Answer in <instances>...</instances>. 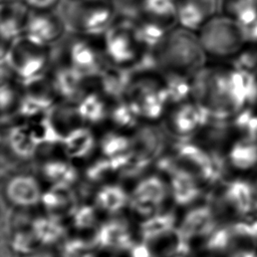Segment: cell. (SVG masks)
<instances>
[{"label": "cell", "mask_w": 257, "mask_h": 257, "mask_svg": "<svg viewBox=\"0 0 257 257\" xmlns=\"http://www.w3.org/2000/svg\"><path fill=\"white\" fill-rule=\"evenodd\" d=\"M69 33L101 38L116 20L110 0H62L57 8Z\"/></svg>", "instance_id": "obj_3"}, {"label": "cell", "mask_w": 257, "mask_h": 257, "mask_svg": "<svg viewBox=\"0 0 257 257\" xmlns=\"http://www.w3.org/2000/svg\"><path fill=\"white\" fill-rule=\"evenodd\" d=\"M95 223V212L91 206H82L75 211L73 225L78 230L91 228Z\"/></svg>", "instance_id": "obj_35"}, {"label": "cell", "mask_w": 257, "mask_h": 257, "mask_svg": "<svg viewBox=\"0 0 257 257\" xmlns=\"http://www.w3.org/2000/svg\"><path fill=\"white\" fill-rule=\"evenodd\" d=\"M109 102L95 87H91L75 102V107L82 123L93 127L106 121Z\"/></svg>", "instance_id": "obj_14"}, {"label": "cell", "mask_w": 257, "mask_h": 257, "mask_svg": "<svg viewBox=\"0 0 257 257\" xmlns=\"http://www.w3.org/2000/svg\"><path fill=\"white\" fill-rule=\"evenodd\" d=\"M232 241H234V236L231 227L218 228L208 236L205 247L210 251L221 252L225 251Z\"/></svg>", "instance_id": "obj_32"}, {"label": "cell", "mask_w": 257, "mask_h": 257, "mask_svg": "<svg viewBox=\"0 0 257 257\" xmlns=\"http://www.w3.org/2000/svg\"><path fill=\"white\" fill-rule=\"evenodd\" d=\"M34 257H40V256H34ZM41 257H47V256H45V255H44V256H41Z\"/></svg>", "instance_id": "obj_42"}, {"label": "cell", "mask_w": 257, "mask_h": 257, "mask_svg": "<svg viewBox=\"0 0 257 257\" xmlns=\"http://www.w3.org/2000/svg\"><path fill=\"white\" fill-rule=\"evenodd\" d=\"M222 11L248 27L257 20V0H222Z\"/></svg>", "instance_id": "obj_24"}, {"label": "cell", "mask_w": 257, "mask_h": 257, "mask_svg": "<svg viewBox=\"0 0 257 257\" xmlns=\"http://www.w3.org/2000/svg\"><path fill=\"white\" fill-rule=\"evenodd\" d=\"M32 11L56 10L62 0H23Z\"/></svg>", "instance_id": "obj_37"}, {"label": "cell", "mask_w": 257, "mask_h": 257, "mask_svg": "<svg viewBox=\"0 0 257 257\" xmlns=\"http://www.w3.org/2000/svg\"><path fill=\"white\" fill-rule=\"evenodd\" d=\"M31 11L23 0L1 1V44H10L23 36Z\"/></svg>", "instance_id": "obj_13"}, {"label": "cell", "mask_w": 257, "mask_h": 257, "mask_svg": "<svg viewBox=\"0 0 257 257\" xmlns=\"http://www.w3.org/2000/svg\"><path fill=\"white\" fill-rule=\"evenodd\" d=\"M175 257H183L182 255H177V256H175Z\"/></svg>", "instance_id": "obj_41"}, {"label": "cell", "mask_w": 257, "mask_h": 257, "mask_svg": "<svg viewBox=\"0 0 257 257\" xmlns=\"http://www.w3.org/2000/svg\"><path fill=\"white\" fill-rule=\"evenodd\" d=\"M53 60L64 62L93 82L107 64L101 38L67 33L52 47Z\"/></svg>", "instance_id": "obj_4"}, {"label": "cell", "mask_w": 257, "mask_h": 257, "mask_svg": "<svg viewBox=\"0 0 257 257\" xmlns=\"http://www.w3.org/2000/svg\"><path fill=\"white\" fill-rule=\"evenodd\" d=\"M6 195L11 203L20 207H30L41 200L37 181L27 175L11 178L6 185Z\"/></svg>", "instance_id": "obj_17"}, {"label": "cell", "mask_w": 257, "mask_h": 257, "mask_svg": "<svg viewBox=\"0 0 257 257\" xmlns=\"http://www.w3.org/2000/svg\"><path fill=\"white\" fill-rule=\"evenodd\" d=\"M1 1H8V0H1Z\"/></svg>", "instance_id": "obj_44"}, {"label": "cell", "mask_w": 257, "mask_h": 257, "mask_svg": "<svg viewBox=\"0 0 257 257\" xmlns=\"http://www.w3.org/2000/svg\"><path fill=\"white\" fill-rule=\"evenodd\" d=\"M175 216L173 213L154 215L141 224L140 232L145 243H152L167 235L174 229Z\"/></svg>", "instance_id": "obj_23"}, {"label": "cell", "mask_w": 257, "mask_h": 257, "mask_svg": "<svg viewBox=\"0 0 257 257\" xmlns=\"http://www.w3.org/2000/svg\"><path fill=\"white\" fill-rule=\"evenodd\" d=\"M135 21L116 18L112 26L101 37L107 63L133 70L141 56L147 52L143 50L137 39Z\"/></svg>", "instance_id": "obj_7"}, {"label": "cell", "mask_w": 257, "mask_h": 257, "mask_svg": "<svg viewBox=\"0 0 257 257\" xmlns=\"http://www.w3.org/2000/svg\"><path fill=\"white\" fill-rule=\"evenodd\" d=\"M140 18L172 29L177 26V0H140Z\"/></svg>", "instance_id": "obj_20"}, {"label": "cell", "mask_w": 257, "mask_h": 257, "mask_svg": "<svg viewBox=\"0 0 257 257\" xmlns=\"http://www.w3.org/2000/svg\"><path fill=\"white\" fill-rule=\"evenodd\" d=\"M68 33L66 26L56 10L31 11L23 36L30 42L53 47Z\"/></svg>", "instance_id": "obj_10"}, {"label": "cell", "mask_w": 257, "mask_h": 257, "mask_svg": "<svg viewBox=\"0 0 257 257\" xmlns=\"http://www.w3.org/2000/svg\"><path fill=\"white\" fill-rule=\"evenodd\" d=\"M167 133L162 125L141 122L132 131L130 163L124 174H137L158 158L166 146Z\"/></svg>", "instance_id": "obj_8"}, {"label": "cell", "mask_w": 257, "mask_h": 257, "mask_svg": "<svg viewBox=\"0 0 257 257\" xmlns=\"http://www.w3.org/2000/svg\"><path fill=\"white\" fill-rule=\"evenodd\" d=\"M232 125L244 139L257 142V115L249 108H243L232 118Z\"/></svg>", "instance_id": "obj_30"}, {"label": "cell", "mask_w": 257, "mask_h": 257, "mask_svg": "<svg viewBox=\"0 0 257 257\" xmlns=\"http://www.w3.org/2000/svg\"><path fill=\"white\" fill-rule=\"evenodd\" d=\"M64 153L72 159L87 157L95 147V137L90 126L81 125L62 137L61 144Z\"/></svg>", "instance_id": "obj_19"}, {"label": "cell", "mask_w": 257, "mask_h": 257, "mask_svg": "<svg viewBox=\"0 0 257 257\" xmlns=\"http://www.w3.org/2000/svg\"><path fill=\"white\" fill-rule=\"evenodd\" d=\"M225 201L239 214H247L253 210V186L247 182L236 180L225 190Z\"/></svg>", "instance_id": "obj_22"}, {"label": "cell", "mask_w": 257, "mask_h": 257, "mask_svg": "<svg viewBox=\"0 0 257 257\" xmlns=\"http://www.w3.org/2000/svg\"><path fill=\"white\" fill-rule=\"evenodd\" d=\"M229 160L233 167L248 170L257 164V142L242 139L236 142L230 152Z\"/></svg>", "instance_id": "obj_25"}, {"label": "cell", "mask_w": 257, "mask_h": 257, "mask_svg": "<svg viewBox=\"0 0 257 257\" xmlns=\"http://www.w3.org/2000/svg\"><path fill=\"white\" fill-rule=\"evenodd\" d=\"M215 228L216 220L212 210L209 207H198L186 214L179 231L189 241L195 237H208Z\"/></svg>", "instance_id": "obj_18"}, {"label": "cell", "mask_w": 257, "mask_h": 257, "mask_svg": "<svg viewBox=\"0 0 257 257\" xmlns=\"http://www.w3.org/2000/svg\"><path fill=\"white\" fill-rule=\"evenodd\" d=\"M167 197V187L159 177H148L138 184L133 192L131 206L145 217L154 216Z\"/></svg>", "instance_id": "obj_12"}, {"label": "cell", "mask_w": 257, "mask_h": 257, "mask_svg": "<svg viewBox=\"0 0 257 257\" xmlns=\"http://www.w3.org/2000/svg\"><path fill=\"white\" fill-rule=\"evenodd\" d=\"M115 170L111 164L109 158L101 159L95 162L86 170V176L88 180L92 182H97L103 180L108 174L114 173Z\"/></svg>", "instance_id": "obj_34"}, {"label": "cell", "mask_w": 257, "mask_h": 257, "mask_svg": "<svg viewBox=\"0 0 257 257\" xmlns=\"http://www.w3.org/2000/svg\"><path fill=\"white\" fill-rule=\"evenodd\" d=\"M94 240L98 247L111 250H128L134 245L127 225L121 220L103 223L98 228Z\"/></svg>", "instance_id": "obj_15"}, {"label": "cell", "mask_w": 257, "mask_h": 257, "mask_svg": "<svg viewBox=\"0 0 257 257\" xmlns=\"http://www.w3.org/2000/svg\"><path fill=\"white\" fill-rule=\"evenodd\" d=\"M255 75H256V78H257V72H256V73H255Z\"/></svg>", "instance_id": "obj_43"}, {"label": "cell", "mask_w": 257, "mask_h": 257, "mask_svg": "<svg viewBox=\"0 0 257 257\" xmlns=\"http://www.w3.org/2000/svg\"><path fill=\"white\" fill-rule=\"evenodd\" d=\"M247 30V36H248V41H257V20L249 25L248 27H245Z\"/></svg>", "instance_id": "obj_39"}, {"label": "cell", "mask_w": 257, "mask_h": 257, "mask_svg": "<svg viewBox=\"0 0 257 257\" xmlns=\"http://www.w3.org/2000/svg\"><path fill=\"white\" fill-rule=\"evenodd\" d=\"M234 67L252 72L257 69V50H245L240 51L234 60Z\"/></svg>", "instance_id": "obj_36"}, {"label": "cell", "mask_w": 257, "mask_h": 257, "mask_svg": "<svg viewBox=\"0 0 257 257\" xmlns=\"http://www.w3.org/2000/svg\"><path fill=\"white\" fill-rule=\"evenodd\" d=\"M155 54L161 73L194 76L208 62L197 33L179 26L168 32Z\"/></svg>", "instance_id": "obj_1"}, {"label": "cell", "mask_w": 257, "mask_h": 257, "mask_svg": "<svg viewBox=\"0 0 257 257\" xmlns=\"http://www.w3.org/2000/svg\"><path fill=\"white\" fill-rule=\"evenodd\" d=\"M31 229L37 240L44 245L56 243L65 233L62 225L54 218H37L32 222Z\"/></svg>", "instance_id": "obj_27"}, {"label": "cell", "mask_w": 257, "mask_h": 257, "mask_svg": "<svg viewBox=\"0 0 257 257\" xmlns=\"http://www.w3.org/2000/svg\"><path fill=\"white\" fill-rule=\"evenodd\" d=\"M222 0H177V26L198 32L221 12Z\"/></svg>", "instance_id": "obj_11"}, {"label": "cell", "mask_w": 257, "mask_h": 257, "mask_svg": "<svg viewBox=\"0 0 257 257\" xmlns=\"http://www.w3.org/2000/svg\"><path fill=\"white\" fill-rule=\"evenodd\" d=\"M61 257H94V255L91 247L85 241L72 239L64 244Z\"/></svg>", "instance_id": "obj_33"}, {"label": "cell", "mask_w": 257, "mask_h": 257, "mask_svg": "<svg viewBox=\"0 0 257 257\" xmlns=\"http://www.w3.org/2000/svg\"><path fill=\"white\" fill-rule=\"evenodd\" d=\"M127 195L119 186H105L96 195V205L108 212L116 213L127 203Z\"/></svg>", "instance_id": "obj_28"}, {"label": "cell", "mask_w": 257, "mask_h": 257, "mask_svg": "<svg viewBox=\"0 0 257 257\" xmlns=\"http://www.w3.org/2000/svg\"><path fill=\"white\" fill-rule=\"evenodd\" d=\"M210 116L194 98L170 104L162 126L168 136L177 140H191L206 125Z\"/></svg>", "instance_id": "obj_9"}, {"label": "cell", "mask_w": 257, "mask_h": 257, "mask_svg": "<svg viewBox=\"0 0 257 257\" xmlns=\"http://www.w3.org/2000/svg\"><path fill=\"white\" fill-rule=\"evenodd\" d=\"M131 257H155L150 247L146 243H140L133 245L130 249Z\"/></svg>", "instance_id": "obj_38"}, {"label": "cell", "mask_w": 257, "mask_h": 257, "mask_svg": "<svg viewBox=\"0 0 257 257\" xmlns=\"http://www.w3.org/2000/svg\"><path fill=\"white\" fill-rule=\"evenodd\" d=\"M39 244L41 243L35 237L32 229H19L14 232L11 239L12 249L19 254H29L35 251Z\"/></svg>", "instance_id": "obj_31"}, {"label": "cell", "mask_w": 257, "mask_h": 257, "mask_svg": "<svg viewBox=\"0 0 257 257\" xmlns=\"http://www.w3.org/2000/svg\"><path fill=\"white\" fill-rule=\"evenodd\" d=\"M41 202L50 217L58 220L75 213L76 198L69 185L56 184L41 196Z\"/></svg>", "instance_id": "obj_16"}, {"label": "cell", "mask_w": 257, "mask_h": 257, "mask_svg": "<svg viewBox=\"0 0 257 257\" xmlns=\"http://www.w3.org/2000/svg\"><path fill=\"white\" fill-rule=\"evenodd\" d=\"M52 62V47L36 45L24 36L1 44V76H12L23 86L45 78Z\"/></svg>", "instance_id": "obj_2"}, {"label": "cell", "mask_w": 257, "mask_h": 257, "mask_svg": "<svg viewBox=\"0 0 257 257\" xmlns=\"http://www.w3.org/2000/svg\"><path fill=\"white\" fill-rule=\"evenodd\" d=\"M124 97L132 103L142 122L162 123L170 106L165 82L159 71L135 73Z\"/></svg>", "instance_id": "obj_5"}, {"label": "cell", "mask_w": 257, "mask_h": 257, "mask_svg": "<svg viewBox=\"0 0 257 257\" xmlns=\"http://www.w3.org/2000/svg\"><path fill=\"white\" fill-rule=\"evenodd\" d=\"M231 257H257V254L251 250H238Z\"/></svg>", "instance_id": "obj_40"}, {"label": "cell", "mask_w": 257, "mask_h": 257, "mask_svg": "<svg viewBox=\"0 0 257 257\" xmlns=\"http://www.w3.org/2000/svg\"><path fill=\"white\" fill-rule=\"evenodd\" d=\"M105 122L114 130L133 131L142 121L132 103L122 97L109 102Z\"/></svg>", "instance_id": "obj_21"}, {"label": "cell", "mask_w": 257, "mask_h": 257, "mask_svg": "<svg viewBox=\"0 0 257 257\" xmlns=\"http://www.w3.org/2000/svg\"><path fill=\"white\" fill-rule=\"evenodd\" d=\"M120 132L111 128L101 137L99 147L105 158H113L130 153L131 136H126Z\"/></svg>", "instance_id": "obj_26"}, {"label": "cell", "mask_w": 257, "mask_h": 257, "mask_svg": "<svg viewBox=\"0 0 257 257\" xmlns=\"http://www.w3.org/2000/svg\"><path fill=\"white\" fill-rule=\"evenodd\" d=\"M197 35L208 59L237 55L248 41L246 28L224 13H219L209 19Z\"/></svg>", "instance_id": "obj_6"}, {"label": "cell", "mask_w": 257, "mask_h": 257, "mask_svg": "<svg viewBox=\"0 0 257 257\" xmlns=\"http://www.w3.org/2000/svg\"><path fill=\"white\" fill-rule=\"evenodd\" d=\"M42 172L45 178L54 185L63 184L70 186L77 178L75 169L71 165L61 161H50L45 163L42 167Z\"/></svg>", "instance_id": "obj_29"}]
</instances>
